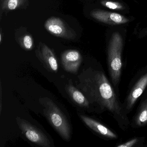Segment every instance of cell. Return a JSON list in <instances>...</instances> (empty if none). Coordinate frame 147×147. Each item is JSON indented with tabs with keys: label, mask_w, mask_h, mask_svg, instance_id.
I'll list each match as a JSON object with an SVG mask.
<instances>
[{
	"label": "cell",
	"mask_w": 147,
	"mask_h": 147,
	"mask_svg": "<svg viewBox=\"0 0 147 147\" xmlns=\"http://www.w3.org/2000/svg\"><path fill=\"white\" fill-rule=\"evenodd\" d=\"M82 57L79 51L69 50L64 51L61 55V63L65 70L69 73H77L81 64Z\"/></svg>",
	"instance_id": "52a82bcc"
},
{
	"label": "cell",
	"mask_w": 147,
	"mask_h": 147,
	"mask_svg": "<svg viewBox=\"0 0 147 147\" xmlns=\"http://www.w3.org/2000/svg\"><path fill=\"white\" fill-rule=\"evenodd\" d=\"M45 27L49 32L56 36L67 39L75 38L76 34L75 32L59 18H50L45 22Z\"/></svg>",
	"instance_id": "5b68a950"
},
{
	"label": "cell",
	"mask_w": 147,
	"mask_h": 147,
	"mask_svg": "<svg viewBox=\"0 0 147 147\" xmlns=\"http://www.w3.org/2000/svg\"><path fill=\"white\" fill-rule=\"evenodd\" d=\"M136 124L142 126L147 123V99L144 102L135 119Z\"/></svg>",
	"instance_id": "7c38bea8"
},
{
	"label": "cell",
	"mask_w": 147,
	"mask_h": 147,
	"mask_svg": "<svg viewBox=\"0 0 147 147\" xmlns=\"http://www.w3.org/2000/svg\"><path fill=\"white\" fill-rule=\"evenodd\" d=\"M66 92L74 102L85 108L89 107L90 103L83 93L74 85L69 84L66 86Z\"/></svg>",
	"instance_id": "8fae6325"
},
{
	"label": "cell",
	"mask_w": 147,
	"mask_h": 147,
	"mask_svg": "<svg viewBox=\"0 0 147 147\" xmlns=\"http://www.w3.org/2000/svg\"><path fill=\"white\" fill-rule=\"evenodd\" d=\"M90 15L99 22L111 25L122 24L129 22L128 19L121 14L99 9L93 10L90 13Z\"/></svg>",
	"instance_id": "8992f818"
},
{
	"label": "cell",
	"mask_w": 147,
	"mask_h": 147,
	"mask_svg": "<svg viewBox=\"0 0 147 147\" xmlns=\"http://www.w3.org/2000/svg\"><path fill=\"white\" fill-rule=\"evenodd\" d=\"M2 35L1 34H0V42H1V39H2V36H1Z\"/></svg>",
	"instance_id": "e0dca14e"
},
{
	"label": "cell",
	"mask_w": 147,
	"mask_h": 147,
	"mask_svg": "<svg viewBox=\"0 0 147 147\" xmlns=\"http://www.w3.org/2000/svg\"><path fill=\"white\" fill-rule=\"evenodd\" d=\"M138 142V139L137 138L131 139L128 141L127 142L125 143L120 145H118L117 147H132L136 144Z\"/></svg>",
	"instance_id": "2e32d148"
},
{
	"label": "cell",
	"mask_w": 147,
	"mask_h": 147,
	"mask_svg": "<svg viewBox=\"0 0 147 147\" xmlns=\"http://www.w3.org/2000/svg\"><path fill=\"white\" fill-rule=\"evenodd\" d=\"M123 38L120 34L114 32L112 35L108 49V69L114 86L120 80L122 70Z\"/></svg>",
	"instance_id": "3957f363"
},
{
	"label": "cell",
	"mask_w": 147,
	"mask_h": 147,
	"mask_svg": "<svg viewBox=\"0 0 147 147\" xmlns=\"http://www.w3.org/2000/svg\"><path fill=\"white\" fill-rule=\"evenodd\" d=\"M101 4L104 6L112 10H121L124 9L123 5L119 2L108 0H103L101 1Z\"/></svg>",
	"instance_id": "5bb4252c"
},
{
	"label": "cell",
	"mask_w": 147,
	"mask_h": 147,
	"mask_svg": "<svg viewBox=\"0 0 147 147\" xmlns=\"http://www.w3.org/2000/svg\"><path fill=\"white\" fill-rule=\"evenodd\" d=\"M33 42L32 38L30 35H26L23 37L22 40V45L25 49L30 50L33 46Z\"/></svg>",
	"instance_id": "9a60e30c"
},
{
	"label": "cell",
	"mask_w": 147,
	"mask_h": 147,
	"mask_svg": "<svg viewBox=\"0 0 147 147\" xmlns=\"http://www.w3.org/2000/svg\"><path fill=\"white\" fill-rule=\"evenodd\" d=\"M147 86V74L142 76L131 91L127 99L126 109L132 108L138 99L142 95Z\"/></svg>",
	"instance_id": "30bf717a"
},
{
	"label": "cell",
	"mask_w": 147,
	"mask_h": 147,
	"mask_svg": "<svg viewBox=\"0 0 147 147\" xmlns=\"http://www.w3.org/2000/svg\"><path fill=\"white\" fill-rule=\"evenodd\" d=\"M80 117L88 127L98 134L111 139L117 138L114 132L96 120L84 115H80Z\"/></svg>",
	"instance_id": "9c48e42d"
},
{
	"label": "cell",
	"mask_w": 147,
	"mask_h": 147,
	"mask_svg": "<svg viewBox=\"0 0 147 147\" xmlns=\"http://www.w3.org/2000/svg\"><path fill=\"white\" fill-rule=\"evenodd\" d=\"M19 127L26 138L32 142L43 147H50L51 142L46 134L29 121L17 117Z\"/></svg>",
	"instance_id": "277c9868"
},
{
	"label": "cell",
	"mask_w": 147,
	"mask_h": 147,
	"mask_svg": "<svg viewBox=\"0 0 147 147\" xmlns=\"http://www.w3.org/2000/svg\"><path fill=\"white\" fill-rule=\"evenodd\" d=\"M38 57L45 67L51 72H57L58 63L55 54L46 45L43 44L38 52Z\"/></svg>",
	"instance_id": "ba28073f"
},
{
	"label": "cell",
	"mask_w": 147,
	"mask_h": 147,
	"mask_svg": "<svg viewBox=\"0 0 147 147\" xmlns=\"http://www.w3.org/2000/svg\"><path fill=\"white\" fill-rule=\"evenodd\" d=\"M39 101L43 108L45 116L52 126L64 140L70 141L71 126L64 113L51 99L40 98Z\"/></svg>",
	"instance_id": "7a4b0ae2"
},
{
	"label": "cell",
	"mask_w": 147,
	"mask_h": 147,
	"mask_svg": "<svg viewBox=\"0 0 147 147\" xmlns=\"http://www.w3.org/2000/svg\"><path fill=\"white\" fill-rule=\"evenodd\" d=\"M78 79L76 87L84 94L90 104L123 118L122 107L103 72L89 68L82 70Z\"/></svg>",
	"instance_id": "6da1fadb"
},
{
	"label": "cell",
	"mask_w": 147,
	"mask_h": 147,
	"mask_svg": "<svg viewBox=\"0 0 147 147\" xmlns=\"http://www.w3.org/2000/svg\"><path fill=\"white\" fill-rule=\"evenodd\" d=\"M26 0H1V8L4 11H13L23 5Z\"/></svg>",
	"instance_id": "4fadbf2b"
},
{
	"label": "cell",
	"mask_w": 147,
	"mask_h": 147,
	"mask_svg": "<svg viewBox=\"0 0 147 147\" xmlns=\"http://www.w3.org/2000/svg\"><path fill=\"white\" fill-rule=\"evenodd\" d=\"M146 32H147V31H146Z\"/></svg>",
	"instance_id": "ac0fdd59"
}]
</instances>
